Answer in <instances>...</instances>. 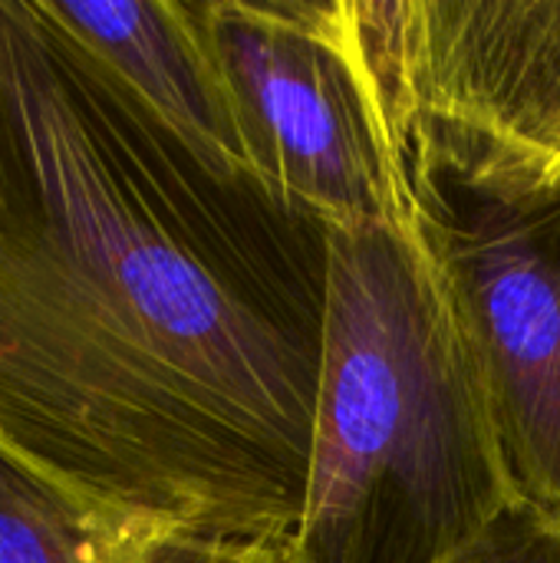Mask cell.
I'll list each match as a JSON object with an SVG mask.
<instances>
[{
    "mask_svg": "<svg viewBox=\"0 0 560 563\" xmlns=\"http://www.w3.org/2000/svg\"><path fill=\"white\" fill-rule=\"evenodd\" d=\"M330 224L0 0V449L83 495L294 544Z\"/></svg>",
    "mask_w": 560,
    "mask_h": 563,
    "instance_id": "6da1fadb",
    "label": "cell"
},
{
    "mask_svg": "<svg viewBox=\"0 0 560 563\" xmlns=\"http://www.w3.org/2000/svg\"><path fill=\"white\" fill-rule=\"evenodd\" d=\"M515 501L479 369L416 228H330L290 563H442Z\"/></svg>",
    "mask_w": 560,
    "mask_h": 563,
    "instance_id": "7a4b0ae2",
    "label": "cell"
},
{
    "mask_svg": "<svg viewBox=\"0 0 560 563\" xmlns=\"http://www.w3.org/2000/svg\"><path fill=\"white\" fill-rule=\"evenodd\" d=\"M347 10L406 178L560 181V0H347Z\"/></svg>",
    "mask_w": 560,
    "mask_h": 563,
    "instance_id": "3957f363",
    "label": "cell"
},
{
    "mask_svg": "<svg viewBox=\"0 0 560 563\" xmlns=\"http://www.w3.org/2000/svg\"><path fill=\"white\" fill-rule=\"evenodd\" d=\"M244 168L330 228L413 224L347 0H191Z\"/></svg>",
    "mask_w": 560,
    "mask_h": 563,
    "instance_id": "277c9868",
    "label": "cell"
},
{
    "mask_svg": "<svg viewBox=\"0 0 560 563\" xmlns=\"http://www.w3.org/2000/svg\"><path fill=\"white\" fill-rule=\"evenodd\" d=\"M413 224L479 369L521 501L560 518V181L409 172Z\"/></svg>",
    "mask_w": 560,
    "mask_h": 563,
    "instance_id": "5b68a950",
    "label": "cell"
},
{
    "mask_svg": "<svg viewBox=\"0 0 560 563\" xmlns=\"http://www.w3.org/2000/svg\"><path fill=\"white\" fill-rule=\"evenodd\" d=\"M36 7L178 139L244 168L231 106L191 0H36Z\"/></svg>",
    "mask_w": 560,
    "mask_h": 563,
    "instance_id": "8992f818",
    "label": "cell"
},
{
    "mask_svg": "<svg viewBox=\"0 0 560 563\" xmlns=\"http://www.w3.org/2000/svg\"><path fill=\"white\" fill-rule=\"evenodd\" d=\"M0 563H290V544L208 534L122 508L0 449Z\"/></svg>",
    "mask_w": 560,
    "mask_h": 563,
    "instance_id": "52a82bcc",
    "label": "cell"
},
{
    "mask_svg": "<svg viewBox=\"0 0 560 563\" xmlns=\"http://www.w3.org/2000/svg\"><path fill=\"white\" fill-rule=\"evenodd\" d=\"M442 563H560V518L515 501L482 538Z\"/></svg>",
    "mask_w": 560,
    "mask_h": 563,
    "instance_id": "ba28073f",
    "label": "cell"
}]
</instances>
